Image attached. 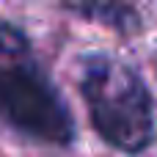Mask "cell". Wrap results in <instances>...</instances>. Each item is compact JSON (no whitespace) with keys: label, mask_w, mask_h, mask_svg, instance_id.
<instances>
[{"label":"cell","mask_w":157,"mask_h":157,"mask_svg":"<svg viewBox=\"0 0 157 157\" xmlns=\"http://www.w3.org/2000/svg\"><path fill=\"white\" fill-rule=\"evenodd\" d=\"M0 113L30 138L58 146L75 138L66 102L36 61L22 30L8 22H0Z\"/></svg>","instance_id":"obj_1"},{"label":"cell","mask_w":157,"mask_h":157,"mask_svg":"<svg viewBox=\"0 0 157 157\" xmlns=\"http://www.w3.org/2000/svg\"><path fill=\"white\" fill-rule=\"evenodd\" d=\"M80 91L97 132L127 155L144 152L155 141L152 97L141 75L113 55L86 58Z\"/></svg>","instance_id":"obj_2"},{"label":"cell","mask_w":157,"mask_h":157,"mask_svg":"<svg viewBox=\"0 0 157 157\" xmlns=\"http://www.w3.org/2000/svg\"><path fill=\"white\" fill-rule=\"evenodd\" d=\"M66 11L88 19L108 25L119 33H130L138 28V14L130 0H58Z\"/></svg>","instance_id":"obj_3"}]
</instances>
